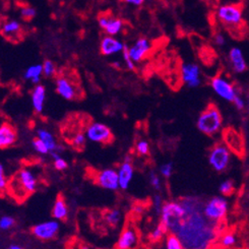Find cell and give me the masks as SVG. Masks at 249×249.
I'll return each instance as SVG.
<instances>
[{
	"label": "cell",
	"mask_w": 249,
	"mask_h": 249,
	"mask_svg": "<svg viewBox=\"0 0 249 249\" xmlns=\"http://www.w3.org/2000/svg\"><path fill=\"white\" fill-rule=\"evenodd\" d=\"M184 207L182 217L169 226L168 232L175 234L184 249H211L219 235L220 224L211 222L203 214L202 200L187 196L180 200Z\"/></svg>",
	"instance_id": "obj_1"
},
{
	"label": "cell",
	"mask_w": 249,
	"mask_h": 249,
	"mask_svg": "<svg viewBox=\"0 0 249 249\" xmlns=\"http://www.w3.org/2000/svg\"><path fill=\"white\" fill-rule=\"evenodd\" d=\"M36 174L29 168H22L9 180L7 191L18 201L25 200L37 190Z\"/></svg>",
	"instance_id": "obj_2"
},
{
	"label": "cell",
	"mask_w": 249,
	"mask_h": 249,
	"mask_svg": "<svg viewBox=\"0 0 249 249\" xmlns=\"http://www.w3.org/2000/svg\"><path fill=\"white\" fill-rule=\"evenodd\" d=\"M196 126L201 133L208 137H214L222 132L223 116L219 108L214 104H209L199 114L196 120Z\"/></svg>",
	"instance_id": "obj_3"
},
{
	"label": "cell",
	"mask_w": 249,
	"mask_h": 249,
	"mask_svg": "<svg viewBox=\"0 0 249 249\" xmlns=\"http://www.w3.org/2000/svg\"><path fill=\"white\" fill-rule=\"evenodd\" d=\"M216 17L222 25L228 28L238 29L243 24V9L241 4L237 2L219 5L216 10Z\"/></svg>",
	"instance_id": "obj_4"
},
{
	"label": "cell",
	"mask_w": 249,
	"mask_h": 249,
	"mask_svg": "<svg viewBox=\"0 0 249 249\" xmlns=\"http://www.w3.org/2000/svg\"><path fill=\"white\" fill-rule=\"evenodd\" d=\"M222 142L236 157L242 158L246 155V142L243 133L234 127H226L222 130Z\"/></svg>",
	"instance_id": "obj_5"
},
{
	"label": "cell",
	"mask_w": 249,
	"mask_h": 249,
	"mask_svg": "<svg viewBox=\"0 0 249 249\" xmlns=\"http://www.w3.org/2000/svg\"><path fill=\"white\" fill-rule=\"evenodd\" d=\"M202 212L205 217L211 222L221 224L227 216L228 201L222 196H213L203 203Z\"/></svg>",
	"instance_id": "obj_6"
},
{
	"label": "cell",
	"mask_w": 249,
	"mask_h": 249,
	"mask_svg": "<svg viewBox=\"0 0 249 249\" xmlns=\"http://www.w3.org/2000/svg\"><path fill=\"white\" fill-rule=\"evenodd\" d=\"M232 153L223 142L214 143L209 153V163L216 172H224L231 162Z\"/></svg>",
	"instance_id": "obj_7"
},
{
	"label": "cell",
	"mask_w": 249,
	"mask_h": 249,
	"mask_svg": "<svg viewBox=\"0 0 249 249\" xmlns=\"http://www.w3.org/2000/svg\"><path fill=\"white\" fill-rule=\"evenodd\" d=\"M211 87L213 90L218 97L221 99L233 103L236 97L239 95V92L237 90L236 87L229 80L228 77L222 74H217L211 80Z\"/></svg>",
	"instance_id": "obj_8"
},
{
	"label": "cell",
	"mask_w": 249,
	"mask_h": 249,
	"mask_svg": "<svg viewBox=\"0 0 249 249\" xmlns=\"http://www.w3.org/2000/svg\"><path fill=\"white\" fill-rule=\"evenodd\" d=\"M85 133L88 141L96 143L107 144L114 140V135L110 127L102 122H90L87 126Z\"/></svg>",
	"instance_id": "obj_9"
},
{
	"label": "cell",
	"mask_w": 249,
	"mask_h": 249,
	"mask_svg": "<svg viewBox=\"0 0 249 249\" xmlns=\"http://www.w3.org/2000/svg\"><path fill=\"white\" fill-rule=\"evenodd\" d=\"M55 89L62 99L66 101H74L80 96L78 87L67 76L60 75L55 80Z\"/></svg>",
	"instance_id": "obj_10"
},
{
	"label": "cell",
	"mask_w": 249,
	"mask_h": 249,
	"mask_svg": "<svg viewBox=\"0 0 249 249\" xmlns=\"http://www.w3.org/2000/svg\"><path fill=\"white\" fill-rule=\"evenodd\" d=\"M181 80L189 89H196L201 85V71L198 64L195 62H185L181 65Z\"/></svg>",
	"instance_id": "obj_11"
},
{
	"label": "cell",
	"mask_w": 249,
	"mask_h": 249,
	"mask_svg": "<svg viewBox=\"0 0 249 249\" xmlns=\"http://www.w3.org/2000/svg\"><path fill=\"white\" fill-rule=\"evenodd\" d=\"M153 49L152 42L145 37H141L134 41L131 46L128 47V52L132 61L137 64L143 61Z\"/></svg>",
	"instance_id": "obj_12"
},
{
	"label": "cell",
	"mask_w": 249,
	"mask_h": 249,
	"mask_svg": "<svg viewBox=\"0 0 249 249\" xmlns=\"http://www.w3.org/2000/svg\"><path fill=\"white\" fill-rule=\"evenodd\" d=\"M60 230V225L57 220L45 221L40 224H37L33 227L32 232L40 240H51L55 236H57Z\"/></svg>",
	"instance_id": "obj_13"
},
{
	"label": "cell",
	"mask_w": 249,
	"mask_h": 249,
	"mask_svg": "<svg viewBox=\"0 0 249 249\" xmlns=\"http://www.w3.org/2000/svg\"><path fill=\"white\" fill-rule=\"evenodd\" d=\"M97 184L107 190L115 191L119 189V180L117 170L113 168H106L101 170L96 175Z\"/></svg>",
	"instance_id": "obj_14"
},
{
	"label": "cell",
	"mask_w": 249,
	"mask_h": 249,
	"mask_svg": "<svg viewBox=\"0 0 249 249\" xmlns=\"http://www.w3.org/2000/svg\"><path fill=\"white\" fill-rule=\"evenodd\" d=\"M98 25L100 29L105 33V35L113 37L119 35L124 28V22L121 18L109 15L100 16L98 18Z\"/></svg>",
	"instance_id": "obj_15"
},
{
	"label": "cell",
	"mask_w": 249,
	"mask_h": 249,
	"mask_svg": "<svg viewBox=\"0 0 249 249\" xmlns=\"http://www.w3.org/2000/svg\"><path fill=\"white\" fill-rule=\"evenodd\" d=\"M125 44L120 41L117 37L107 36L102 37L100 42V52L104 56H113L118 53H122Z\"/></svg>",
	"instance_id": "obj_16"
},
{
	"label": "cell",
	"mask_w": 249,
	"mask_h": 249,
	"mask_svg": "<svg viewBox=\"0 0 249 249\" xmlns=\"http://www.w3.org/2000/svg\"><path fill=\"white\" fill-rule=\"evenodd\" d=\"M139 243V234L132 226H126L119 236L116 249H134Z\"/></svg>",
	"instance_id": "obj_17"
},
{
	"label": "cell",
	"mask_w": 249,
	"mask_h": 249,
	"mask_svg": "<svg viewBox=\"0 0 249 249\" xmlns=\"http://www.w3.org/2000/svg\"><path fill=\"white\" fill-rule=\"evenodd\" d=\"M117 173L119 180V188L122 190L128 189L134 175V168L129 157H126L125 160L118 167Z\"/></svg>",
	"instance_id": "obj_18"
},
{
	"label": "cell",
	"mask_w": 249,
	"mask_h": 249,
	"mask_svg": "<svg viewBox=\"0 0 249 249\" xmlns=\"http://www.w3.org/2000/svg\"><path fill=\"white\" fill-rule=\"evenodd\" d=\"M229 63L235 73H243L247 70V62L244 57V53L239 47H232L229 51Z\"/></svg>",
	"instance_id": "obj_19"
},
{
	"label": "cell",
	"mask_w": 249,
	"mask_h": 249,
	"mask_svg": "<svg viewBox=\"0 0 249 249\" xmlns=\"http://www.w3.org/2000/svg\"><path fill=\"white\" fill-rule=\"evenodd\" d=\"M47 90L45 86L39 84L33 88L31 93V103L33 110L35 111L37 114H41L45 108V102H46V95Z\"/></svg>",
	"instance_id": "obj_20"
},
{
	"label": "cell",
	"mask_w": 249,
	"mask_h": 249,
	"mask_svg": "<svg viewBox=\"0 0 249 249\" xmlns=\"http://www.w3.org/2000/svg\"><path fill=\"white\" fill-rule=\"evenodd\" d=\"M18 141V131L9 123L0 125V149H7L13 146Z\"/></svg>",
	"instance_id": "obj_21"
},
{
	"label": "cell",
	"mask_w": 249,
	"mask_h": 249,
	"mask_svg": "<svg viewBox=\"0 0 249 249\" xmlns=\"http://www.w3.org/2000/svg\"><path fill=\"white\" fill-rule=\"evenodd\" d=\"M0 33L10 41H18L22 34V26L18 19H7L1 25Z\"/></svg>",
	"instance_id": "obj_22"
},
{
	"label": "cell",
	"mask_w": 249,
	"mask_h": 249,
	"mask_svg": "<svg viewBox=\"0 0 249 249\" xmlns=\"http://www.w3.org/2000/svg\"><path fill=\"white\" fill-rule=\"evenodd\" d=\"M36 133H37V138L46 144L50 154L53 152H57L59 154L62 153L63 148L60 144H58L57 141H56L54 137V134L50 130H48L47 128L40 127L36 130Z\"/></svg>",
	"instance_id": "obj_23"
},
{
	"label": "cell",
	"mask_w": 249,
	"mask_h": 249,
	"mask_svg": "<svg viewBox=\"0 0 249 249\" xmlns=\"http://www.w3.org/2000/svg\"><path fill=\"white\" fill-rule=\"evenodd\" d=\"M70 214V209L65 199L62 196H58L57 199L55 200L54 206L52 209V217L55 220L64 221L69 218Z\"/></svg>",
	"instance_id": "obj_24"
},
{
	"label": "cell",
	"mask_w": 249,
	"mask_h": 249,
	"mask_svg": "<svg viewBox=\"0 0 249 249\" xmlns=\"http://www.w3.org/2000/svg\"><path fill=\"white\" fill-rule=\"evenodd\" d=\"M42 75H43V65L41 63L32 64L24 72V80L36 86L41 83Z\"/></svg>",
	"instance_id": "obj_25"
},
{
	"label": "cell",
	"mask_w": 249,
	"mask_h": 249,
	"mask_svg": "<svg viewBox=\"0 0 249 249\" xmlns=\"http://www.w3.org/2000/svg\"><path fill=\"white\" fill-rule=\"evenodd\" d=\"M105 222L112 228H115L122 220V213L118 209L109 210L105 214Z\"/></svg>",
	"instance_id": "obj_26"
},
{
	"label": "cell",
	"mask_w": 249,
	"mask_h": 249,
	"mask_svg": "<svg viewBox=\"0 0 249 249\" xmlns=\"http://www.w3.org/2000/svg\"><path fill=\"white\" fill-rule=\"evenodd\" d=\"M19 16L25 21H31L37 16V10L30 5H21L19 7Z\"/></svg>",
	"instance_id": "obj_27"
},
{
	"label": "cell",
	"mask_w": 249,
	"mask_h": 249,
	"mask_svg": "<svg viewBox=\"0 0 249 249\" xmlns=\"http://www.w3.org/2000/svg\"><path fill=\"white\" fill-rule=\"evenodd\" d=\"M166 249H184V247L175 234L169 233L166 237Z\"/></svg>",
	"instance_id": "obj_28"
},
{
	"label": "cell",
	"mask_w": 249,
	"mask_h": 249,
	"mask_svg": "<svg viewBox=\"0 0 249 249\" xmlns=\"http://www.w3.org/2000/svg\"><path fill=\"white\" fill-rule=\"evenodd\" d=\"M168 233V230L166 229L165 226L160 223L157 227L152 231V233L150 234V239L152 242H159L160 240L163 239V237L165 236V234Z\"/></svg>",
	"instance_id": "obj_29"
},
{
	"label": "cell",
	"mask_w": 249,
	"mask_h": 249,
	"mask_svg": "<svg viewBox=\"0 0 249 249\" xmlns=\"http://www.w3.org/2000/svg\"><path fill=\"white\" fill-rule=\"evenodd\" d=\"M87 142V137L86 133L83 131H77L76 133H74V135L71 139V144L73 145V148L82 150L83 148H85Z\"/></svg>",
	"instance_id": "obj_30"
},
{
	"label": "cell",
	"mask_w": 249,
	"mask_h": 249,
	"mask_svg": "<svg viewBox=\"0 0 249 249\" xmlns=\"http://www.w3.org/2000/svg\"><path fill=\"white\" fill-rule=\"evenodd\" d=\"M51 157L53 159L54 167L56 170H58V171H64V170L69 167V164H67V162L61 157V154L57 152H53L51 153Z\"/></svg>",
	"instance_id": "obj_31"
},
{
	"label": "cell",
	"mask_w": 249,
	"mask_h": 249,
	"mask_svg": "<svg viewBox=\"0 0 249 249\" xmlns=\"http://www.w3.org/2000/svg\"><path fill=\"white\" fill-rule=\"evenodd\" d=\"M234 190H235L234 182H233L232 180H230V179L223 181V182L220 184V187H219L220 194L223 196H232Z\"/></svg>",
	"instance_id": "obj_32"
},
{
	"label": "cell",
	"mask_w": 249,
	"mask_h": 249,
	"mask_svg": "<svg viewBox=\"0 0 249 249\" xmlns=\"http://www.w3.org/2000/svg\"><path fill=\"white\" fill-rule=\"evenodd\" d=\"M43 75L45 77H53L56 72H57V69H56V65L53 61L46 59L43 63Z\"/></svg>",
	"instance_id": "obj_33"
},
{
	"label": "cell",
	"mask_w": 249,
	"mask_h": 249,
	"mask_svg": "<svg viewBox=\"0 0 249 249\" xmlns=\"http://www.w3.org/2000/svg\"><path fill=\"white\" fill-rule=\"evenodd\" d=\"M236 236L234 233H225L220 239V245L224 248H232L236 244Z\"/></svg>",
	"instance_id": "obj_34"
},
{
	"label": "cell",
	"mask_w": 249,
	"mask_h": 249,
	"mask_svg": "<svg viewBox=\"0 0 249 249\" xmlns=\"http://www.w3.org/2000/svg\"><path fill=\"white\" fill-rule=\"evenodd\" d=\"M9 180L6 176L4 166L0 163V195H3L8 188Z\"/></svg>",
	"instance_id": "obj_35"
},
{
	"label": "cell",
	"mask_w": 249,
	"mask_h": 249,
	"mask_svg": "<svg viewBox=\"0 0 249 249\" xmlns=\"http://www.w3.org/2000/svg\"><path fill=\"white\" fill-rule=\"evenodd\" d=\"M32 145H33V149L35 150L38 154L40 155H48L50 154L48 148L46 146V144H45L41 140H39L38 138L34 139L33 142H32Z\"/></svg>",
	"instance_id": "obj_36"
},
{
	"label": "cell",
	"mask_w": 249,
	"mask_h": 249,
	"mask_svg": "<svg viewBox=\"0 0 249 249\" xmlns=\"http://www.w3.org/2000/svg\"><path fill=\"white\" fill-rule=\"evenodd\" d=\"M135 151L140 156H148L150 154V143L145 140H140L135 144Z\"/></svg>",
	"instance_id": "obj_37"
},
{
	"label": "cell",
	"mask_w": 249,
	"mask_h": 249,
	"mask_svg": "<svg viewBox=\"0 0 249 249\" xmlns=\"http://www.w3.org/2000/svg\"><path fill=\"white\" fill-rule=\"evenodd\" d=\"M122 58H123L124 65H125V67L128 71H134L135 70V63L130 58L127 45H125V47H124V49L122 51Z\"/></svg>",
	"instance_id": "obj_38"
},
{
	"label": "cell",
	"mask_w": 249,
	"mask_h": 249,
	"mask_svg": "<svg viewBox=\"0 0 249 249\" xmlns=\"http://www.w3.org/2000/svg\"><path fill=\"white\" fill-rule=\"evenodd\" d=\"M15 224H16V221L13 217L4 216L2 218H0V230L7 231V230L13 228Z\"/></svg>",
	"instance_id": "obj_39"
},
{
	"label": "cell",
	"mask_w": 249,
	"mask_h": 249,
	"mask_svg": "<svg viewBox=\"0 0 249 249\" xmlns=\"http://www.w3.org/2000/svg\"><path fill=\"white\" fill-rule=\"evenodd\" d=\"M149 180H150V184L152 185V187L156 190H161L162 188V181L161 178L157 172L155 171H151L149 174Z\"/></svg>",
	"instance_id": "obj_40"
},
{
	"label": "cell",
	"mask_w": 249,
	"mask_h": 249,
	"mask_svg": "<svg viewBox=\"0 0 249 249\" xmlns=\"http://www.w3.org/2000/svg\"><path fill=\"white\" fill-rule=\"evenodd\" d=\"M174 171V166L172 162H167L160 166V174L164 178H170L172 176Z\"/></svg>",
	"instance_id": "obj_41"
},
{
	"label": "cell",
	"mask_w": 249,
	"mask_h": 249,
	"mask_svg": "<svg viewBox=\"0 0 249 249\" xmlns=\"http://www.w3.org/2000/svg\"><path fill=\"white\" fill-rule=\"evenodd\" d=\"M153 206H154V210L155 212L160 214L161 213V211H162V208L164 206V202H163V198L160 195H156L154 197H153Z\"/></svg>",
	"instance_id": "obj_42"
},
{
	"label": "cell",
	"mask_w": 249,
	"mask_h": 249,
	"mask_svg": "<svg viewBox=\"0 0 249 249\" xmlns=\"http://www.w3.org/2000/svg\"><path fill=\"white\" fill-rule=\"evenodd\" d=\"M213 43L217 45L218 47H223L226 45V38L222 33H216L213 35Z\"/></svg>",
	"instance_id": "obj_43"
},
{
	"label": "cell",
	"mask_w": 249,
	"mask_h": 249,
	"mask_svg": "<svg viewBox=\"0 0 249 249\" xmlns=\"http://www.w3.org/2000/svg\"><path fill=\"white\" fill-rule=\"evenodd\" d=\"M233 104L235 105V107L238 110H243L246 107V102L243 99L242 96H240V94L236 97V99L234 100Z\"/></svg>",
	"instance_id": "obj_44"
},
{
	"label": "cell",
	"mask_w": 249,
	"mask_h": 249,
	"mask_svg": "<svg viewBox=\"0 0 249 249\" xmlns=\"http://www.w3.org/2000/svg\"><path fill=\"white\" fill-rule=\"evenodd\" d=\"M123 2L130 5V6L140 7L145 2V0H123Z\"/></svg>",
	"instance_id": "obj_45"
},
{
	"label": "cell",
	"mask_w": 249,
	"mask_h": 249,
	"mask_svg": "<svg viewBox=\"0 0 249 249\" xmlns=\"http://www.w3.org/2000/svg\"><path fill=\"white\" fill-rule=\"evenodd\" d=\"M134 211L137 212V213H142L143 208H142V206H135V207H134Z\"/></svg>",
	"instance_id": "obj_46"
},
{
	"label": "cell",
	"mask_w": 249,
	"mask_h": 249,
	"mask_svg": "<svg viewBox=\"0 0 249 249\" xmlns=\"http://www.w3.org/2000/svg\"><path fill=\"white\" fill-rule=\"evenodd\" d=\"M8 249H25L24 247H21V246H19V245H16V244H13V245H10L9 246V248Z\"/></svg>",
	"instance_id": "obj_47"
},
{
	"label": "cell",
	"mask_w": 249,
	"mask_h": 249,
	"mask_svg": "<svg viewBox=\"0 0 249 249\" xmlns=\"http://www.w3.org/2000/svg\"><path fill=\"white\" fill-rule=\"evenodd\" d=\"M74 249H89V248L88 246H86V245H80V246L74 248Z\"/></svg>",
	"instance_id": "obj_48"
},
{
	"label": "cell",
	"mask_w": 249,
	"mask_h": 249,
	"mask_svg": "<svg viewBox=\"0 0 249 249\" xmlns=\"http://www.w3.org/2000/svg\"><path fill=\"white\" fill-rule=\"evenodd\" d=\"M0 30H1V22H0Z\"/></svg>",
	"instance_id": "obj_49"
},
{
	"label": "cell",
	"mask_w": 249,
	"mask_h": 249,
	"mask_svg": "<svg viewBox=\"0 0 249 249\" xmlns=\"http://www.w3.org/2000/svg\"><path fill=\"white\" fill-rule=\"evenodd\" d=\"M248 111H249V105H248Z\"/></svg>",
	"instance_id": "obj_50"
},
{
	"label": "cell",
	"mask_w": 249,
	"mask_h": 249,
	"mask_svg": "<svg viewBox=\"0 0 249 249\" xmlns=\"http://www.w3.org/2000/svg\"><path fill=\"white\" fill-rule=\"evenodd\" d=\"M248 198H249V194H248Z\"/></svg>",
	"instance_id": "obj_51"
},
{
	"label": "cell",
	"mask_w": 249,
	"mask_h": 249,
	"mask_svg": "<svg viewBox=\"0 0 249 249\" xmlns=\"http://www.w3.org/2000/svg\"><path fill=\"white\" fill-rule=\"evenodd\" d=\"M247 249H249V246H248V248H247Z\"/></svg>",
	"instance_id": "obj_52"
},
{
	"label": "cell",
	"mask_w": 249,
	"mask_h": 249,
	"mask_svg": "<svg viewBox=\"0 0 249 249\" xmlns=\"http://www.w3.org/2000/svg\"><path fill=\"white\" fill-rule=\"evenodd\" d=\"M230 1H232V0H230Z\"/></svg>",
	"instance_id": "obj_53"
}]
</instances>
